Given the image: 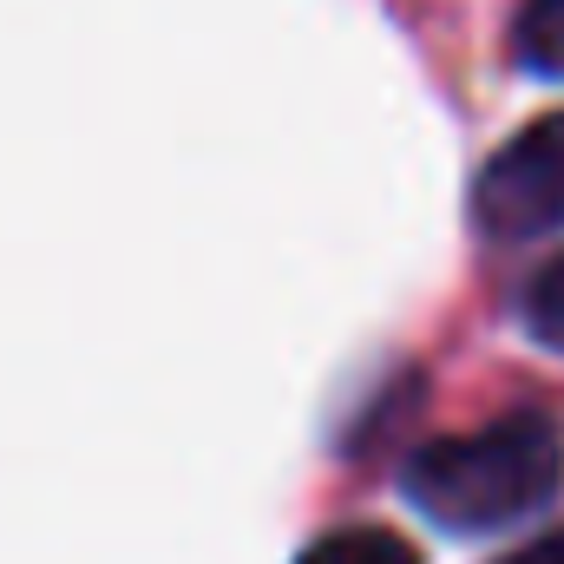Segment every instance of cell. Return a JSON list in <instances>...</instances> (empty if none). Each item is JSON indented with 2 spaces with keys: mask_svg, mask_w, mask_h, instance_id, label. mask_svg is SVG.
I'll return each mask as SVG.
<instances>
[{
  "mask_svg": "<svg viewBox=\"0 0 564 564\" xmlns=\"http://www.w3.org/2000/svg\"><path fill=\"white\" fill-rule=\"evenodd\" d=\"M473 224L499 243L564 230V112L532 119L473 177Z\"/></svg>",
  "mask_w": 564,
  "mask_h": 564,
  "instance_id": "7a4b0ae2",
  "label": "cell"
},
{
  "mask_svg": "<svg viewBox=\"0 0 564 564\" xmlns=\"http://www.w3.org/2000/svg\"><path fill=\"white\" fill-rule=\"evenodd\" d=\"M499 564H564V525L545 532V539H532V545H519V552H506Z\"/></svg>",
  "mask_w": 564,
  "mask_h": 564,
  "instance_id": "8992f818",
  "label": "cell"
},
{
  "mask_svg": "<svg viewBox=\"0 0 564 564\" xmlns=\"http://www.w3.org/2000/svg\"><path fill=\"white\" fill-rule=\"evenodd\" d=\"M295 564H421V552L388 525H341V532H322Z\"/></svg>",
  "mask_w": 564,
  "mask_h": 564,
  "instance_id": "277c9868",
  "label": "cell"
},
{
  "mask_svg": "<svg viewBox=\"0 0 564 564\" xmlns=\"http://www.w3.org/2000/svg\"><path fill=\"white\" fill-rule=\"evenodd\" d=\"M519 322H525V335H532L539 348L564 355V250L532 270L525 295H519Z\"/></svg>",
  "mask_w": 564,
  "mask_h": 564,
  "instance_id": "5b68a950",
  "label": "cell"
},
{
  "mask_svg": "<svg viewBox=\"0 0 564 564\" xmlns=\"http://www.w3.org/2000/svg\"><path fill=\"white\" fill-rule=\"evenodd\" d=\"M408 506L453 539L506 532L545 512L564 486V440L545 414H506L473 433L426 440L401 473Z\"/></svg>",
  "mask_w": 564,
  "mask_h": 564,
  "instance_id": "6da1fadb",
  "label": "cell"
},
{
  "mask_svg": "<svg viewBox=\"0 0 564 564\" xmlns=\"http://www.w3.org/2000/svg\"><path fill=\"white\" fill-rule=\"evenodd\" d=\"M512 59L532 79H564V0H525L512 20Z\"/></svg>",
  "mask_w": 564,
  "mask_h": 564,
  "instance_id": "3957f363",
  "label": "cell"
}]
</instances>
